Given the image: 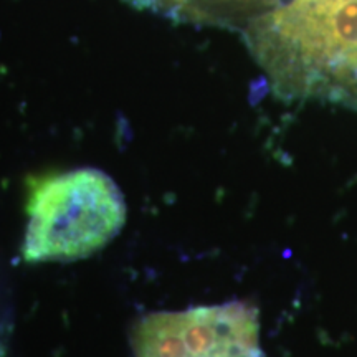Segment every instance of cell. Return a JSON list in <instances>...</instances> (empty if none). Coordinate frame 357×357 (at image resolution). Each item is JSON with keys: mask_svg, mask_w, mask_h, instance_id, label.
<instances>
[{"mask_svg": "<svg viewBox=\"0 0 357 357\" xmlns=\"http://www.w3.org/2000/svg\"><path fill=\"white\" fill-rule=\"evenodd\" d=\"M142 8L189 24L243 32L280 0H132Z\"/></svg>", "mask_w": 357, "mask_h": 357, "instance_id": "cell-4", "label": "cell"}, {"mask_svg": "<svg viewBox=\"0 0 357 357\" xmlns=\"http://www.w3.org/2000/svg\"><path fill=\"white\" fill-rule=\"evenodd\" d=\"M22 255L30 263L82 260L108 245L126 220V204L109 176L75 169L26 182Z\"/></svg>", "mask_w": 357, "mask_h": 357, "instance_id": "cell-2", "label": "cell"}, {"mask_svg": "<svg viewBox=\"0 0 357 357\" xmlns=\"http://www.w3.org/2000/svg\"><path fill=\"white\" fill-rule=\"evenodd\" d=\"M242 35L276 95L357 113V0H280Z\"/></svg>", "mask_w": 357, "mask_h": 357, "instance_id": "cell-1", "label": "cell"}, {"mask_svg": "<svg viewBox=\"0 0 357 357\" xmlns=\"http://www.w3.org/2000/svg\"><path fill=\"white\" fill-rule=\"evenodd\" d=\"M134 357H263L257 307L247 303L160 311L132 331Z\"/></svg>", "mask_w": 357, "mask_h": 357, "instance_id": "cell-3", "label": "cell"}]
</instances>
